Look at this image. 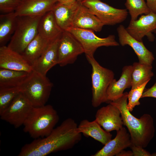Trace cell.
Wrapping results in <instances>:
<instances>
[{
	"instance_id": "30bf717a",
	"label": "cell",
	"mask_w": 156,
	"mask_h": 156,
	"mask_svg": "<svg viewBox=\"0 0 156 156\" xmlns=\"http://www.w3.org/2000/svg\"><path fill=\"white\" fill-rule=\"evenodd\" d=\"M84 53L79 42L70 33H62L58 48V64L61 66L74 63L78 57Z\"/></svg>"
},
{
	"instance_id": "4316f807",
	"label": "cell",
	"mask_w": 156,
	"mask_h": 156,
	"mask_svg": "<svg viewBox=\"0 0 156 156\" xmlns=\"http://www.w3.org/2000/svg\"><path fill=\"white\" fill-rule=\"evenodd\" d=\"M125 5L131 16V21L137 20L138 16L151 12L144 0H126Z\"/></svg>"
},
{
	"instance_id": "8d00e7d4",
	"label": "cell",
	"mask_w": 156,
	"mask_h": 156,
	"mask_svg": "<svg viewBox=\"0 0 156 156\" xmlns=\"http://www.w3.org/2000/svg\"><path fill=\"white\" fill-rule=\"evenodd\" d=\"M77 1H78L79 2L81 3L82 1L84 0H76Z\"/></svg>"
},
{
	"instance_id": "2e32d148",
	"label": "cell",
	"mask_w": 156,
	"mask_h": 156,
	"mask_svg": "<svg viewBox=\"0 0 156 156\" xmlns=\"http://www.w3.org/2000/svg\"><path fill=\"white\" fill-rule=\"evenodd\" d=\"M115 137L111 139L100 150L92 156H116L124 149L130 147L132 144L129 133L122 127L116 131Z\"/></svg>"
},
{
	"instance_id": "7a4b0ae2",
	"label": "cell",
	"mask_w": 156,
	"mask_h": 156,
	"mask_svg": "<svg viewBox=\"0 0 156 156\" xmlns=\"http://www.w3.org/2000/svg\"><path fill=\"white\" fill-rule=\"evenodd\" d=\"M128 93L125 92L120 97L110 103L118 107L120 112L123 125L127 128L132 144L144 148L153 138L155 129L152 116L145 114L140 118L133 115L127 108Z\"/></svg>"
},
{
	"instance_id": "8fae6325",
	"label": "cell",
	"mask_w": 156,
	"mask_h": 156,
	"mask_svg": "<svg viewBox=\"0 0 156 156\" xmlns=\"http://www.w3.org/2000/svg\"><path fill=\"white\" fill-rule=\"evenodd\" d=\"M126 29L133 37L139 41L146 36L149 40L152 42L155 37L152 34L156 32V14L151 12L141 16L138 20H131Z\"/></svg>"
},
{
	"instance_id": "d6986e66",
	"label": "cell",
	"mask_w": 156,
	"mask_h": 156,
	"mask_svg": "<svg viewBox=\"0 0 156 156\" xmlns=\"http://www.w3.org/2000/svg\"><path fill=\"white\" fill-rule=\"evenodd\" d=\"M132 65L126 66L123 68L121 76L118 80L114 79L107 91L108 102L114 101L121 97L124 90L131 86Z\"/></svg>"
},
{
	"instance_id": "484cf974",
	"label": "cell",
	"mask_w": 156,
	"mask_h": 156,
	"mask_svg": "<svg viewBox=\"0 0 156 156\" xmlns=\"http://www.w3.org/2000/svg\"><path fill=\"white\" fill-rule=\"evenodd\" d=\"M131 89H134L146 81H150L153 76L152 66L134 62L133 65Z\"/></svg>"
},
{
	"instance_id": "7402d4cb",
	"label": "cell",
	"mask_w": 156,
	"mask_h": 156,
	"mask_svg": "<svg viewBox=\"0 0 156 156\" xmlns=\"http://www.w3.org/2000/svg\"><path fill=\"white\" fill-rule=\"evenodd\" d=\"M63 31L58 25L52 11L42 16L38 27V34L51 42L59 37Z\"/></svg>"
},
{
	"instance_id": "d4e9b609",
	"label": "cell",
	"mask_w": 156,
	"mask_h": 156,
	"mask_svg": "<svg viewBox=\"0 0 156 156\" xmlns=\"http://www.w3.org/2000/svg\"><path fill=\"white\" fill-rule=\"evenodd\" d=\"M29 73L0 68V88L19 87Z\"/></svg>"
},
{
	"instance_id": "5b68a950",
	"label": "cell",
	"mask_w": 156,
	"mask_h": 156,
	"mask_svg": "<svg viewBox=\"0 0 156 156\" xmlns=\"http://www.w3.org/2000/svg\"><path fill=\"white\" fill-rule=\"evenodd\" d=\"M92 67V105L97 107L102 103L108 102L107 91L114 79V73L109 69L101 66L92 55H86Z\"/></svg>"
},
{
	"instance_id": "f546056e",
	"label": "cell",
	"mask_w": 156,
	"mask_h": 156,
	"mask_svg": "<svg viewBox=\"0 0 156 156\" xmlns=\"http://www.w3.org/2000/svg\"><path fill=\"white\" fill-rule=\"evenodd\" d=\"M22 0H0L1 12L6 14L14 12Z\"/></svg>"
},
{
	"instance_id": "7c38bea8",
	"label": "cell",
	"mask_w": 156,
	"mask_h": 156,
	"mask_svg": "<svg viewBox=\"0 0 156 156\" xmlns=\"http://www.w3.org/2000/svg\"><path fill=\"white\" fill-rule=\"evenodd\" d=\"M117 31L119 42L122 46H129L137 55L139 62L152 66L154 60V55L145 47L142 41H138L131 36L122 25H120L117 28Z\"/></svg>"
},
{
	"instance_id": "e575fe53",
	"label": "cell",
	"mask_w": 156,
	"mask_h": 156,
	"mask_svg": "<svg viewBox=\"0 0 156 156\" xmlns=\"http://www.w3.org/2000/svg\"><path fill=\"white\" fill-rule=\"evenodd\" d=\"M77 1L76 0H58V3L61 4H68Z\"/></svg>"
},
{
	"instance_id": "1f68e13d",
	"label": "cell",
	"mask_w": 156,
	"mask_h": 156,
	"mask_svg": "<svg viewBox=\"0 0 156 156\" xmlns=\"http://www.w3.org/2000/svg\"><path fill=\"white\" fill-rule=\"evenodd\" d=\"M146 97L156 98V81L152 87L143 92L141 98Z\"/></svg>"
},
{
	"instance_id": "836d02e7",
	"label": "cell",
	"mask_w": 156,
	"mask_h": 156,
	"mask_svg": "<svg viewBox=\"0 0 156 156\" xmlns=\"http://www.w3.org/2000/svg\"><path fill=\"white\" fill-rule=\"evenodd\" d=\"M132 151H125L123 150L118 153L116 156H133Z\"/></svg>"
},
{
	"instance_id": "4fadbf2b",
	"label": "cell",
	"mask_w": 156,
	"mask_h": 156,
	"mask_svg": "<svg viewBox=\"0 0 156 156\" xmlns=\"http://www.w3.org/2000/svg\"><path fill=\"white\" fill-rule=\"evenodd\" d=\"M95 120L106 131H116L123 127L120 112L116 106L110 103L98 109Z\"/></svg>"
},
{
	"instance_id": "52a82bcc",
	"label": "cell",
	"mask_w": 156,
	"mask_h": 156,
	"mask_svg": "<svg viewBox=\"0 0 156 156\" xmlns=\"http://www.w3.org/2000/svg\"><path fill=\"white\" fill-rule=\"evenodd\" d=\"M87 7L105 25H114L127 18V9L114 8L100 0H84L81 3Z\"/></svg>"
},
{
	"instance_id": "cb8c5ba5",
	"label": "cell",
	"mask_w": 156,
	"mask_h": 156,
	"mask_svg": "<svg viewBox=\"0 0 156 156\" xmlns=\"http://www.w3.org/2000/svg\"><path fill=\"white\" fill-rule=\"evenodd\" d=\"M17 16L14 12L0 15V46L5 45L10 40L15 29Z\"/></svg>"
},
{
	"instance_id": "44dd1931",
	"label": "cell",
	"mask_w": 156,
	"mask_h": 156,
	"mask_svg": "<svg viewBox=\"0 0 156 156\" xmlns=\"http://www.w3.org/2000/svg\"><path fill=\"white\" fill-rule=\"evenodd\" d=\"M78 132L84 136L91 137L105 145L112 139V135L103 129L95 120L90 121L87 119L81 121L77 126Z\"/></svg>"
},
{
	"instance_id": "d590c367",
	"label": "cell",
	"mask_w": 156,
	"mask_h": 156,
	"mask_svg": "<svg viewBox=\"0 0 156 156\" xmlns=\"http://www.w3.org/2000/svg\"><path fill=\"white\" fill-rule=\"evenodd\" d=\"M151 156H156V153H154L151 154Z\"/></svg>"
},
{
	"instance_id": "83f0119b",
	"label": "cell",
	"mask_w": 156,
	"mask_h": 156,
	"mask_svg": "<svg viewBox=\"0 0 156 156\" xmlns=\"http://www.w3.org/2000/svg\"><path fill=\"white\" fill-rule=\"evenodd\" d=\"M21 92L19 87L0 88V114Z\"/></svg>"
},
{
	"instance_id": "3957f363",
	"label": "cell",
	"mask_w": 156,
	"mask_h": 156,
	"mask_svg": "<svg viewBox=\"0 0 156 156\" xmlns=\"http://www.w3.org/2000/svg\"><path fill=\"white\" fill-rule=\"evenodd\" d=\"M59 119L57 111L51 105L34 107L24 123L23 130L34 139L43 138L51 133Z\"/></svg>"
},
{
	"instance_id": "ba28073f",
	"label": "cell",
	"mask_w": 156,
	"mask_h": 156,
	"mask_svg": "<svg viewBox=\"0 0 156 156\" xmlns=\"http://www.w3.org/2000/svg\"><path fill=\"white\" fill-rule=\"evenodd\" d=\"M71 33L82 46L85 55H94L98 48L102 46H116L119 44L114 35H110L102 38L96 36L89 29L72 27L67 31Z\"/></svg>"
},
{
	"instance_id": "d6a6232c",
	"label": "cell",
	"mask_w": 156,
	"mask_h": 156,
	"mask_svg": "<svg viewBox=\"0 0 156 156\" xmlns=\"http://www.w3.org/2000/svg\"><path fill=\"white\" fill-rule=\"evenodd\" d=\"M146 4L151 12L156 14V0H146Z\"/></svg>"
},
{
	"instance_id": "277c9868",
	"label": "cell",
	"mask_w": 156,
	"mask_h": 156,
	"mask_svg": "<svg viewBox=\"0 0 156 156\" xmlns=\"http://www.w3.org/2000/svg\"><path fill=\"white\" fill-rule=\"evenodd\" d=\"M53 85L46 75L33 70L19 87L21 92L32 105L38 107L46 105Z\"/></svg>"
},
{
	"instance_id": "6da1fadb",
	"label": "cell",
	"mask_w": 156,
	"mask_h": 156,
	"mask_svg": "<svg viewBox=\"0 0 156 156\" xmlns=\"http://www.w3.org/2000/svg\"><path fill=\"white\" fill-rule=\"evenodd\" d=\"M78 125L71 118L64 120L47 136L35 139L23 146L19 156H45L53 153L73 148L81 140Z\"/></svg>"
},
{
	"instance_id": "f1b7e54d",
	"label": "cell",
	"mask_w": 156,
	"mask_h": 156,
	"mask_svg": "<svg viewBox=\"0 0 156 156\" xmlns=\"http://www.w3.org/2000/svg\"><path fill=\"white\" fill-rule=\"evenodd\" d=\"M149 81H148L134 89H131L127 95L128 102L127 108L130 112H132L136 106L140 104L139 99L141 98L145 87Z\"/></svg>"
},
{
	"instance_id": "9c48e42d",
	"label": "cell",
	"mask_w": 156,
	"mask_h": 156,
	"mask_svg": "<svg viewBox=\"0 0 156 156\" xmlns=\"http://www.w3.org/2000/svg\"><path fill=\"white\" fill-rule=\"evenodd\" d=\"M33 107L21 92L0 114L1 119L18 128L23 125Z\"/></svg>"
},
{
	"instance_id": "603a6c76",
	"label": "cell",
	"mask_w": 156,
	"mask_h": 156,
	"mask_svg": "<svg viewBox=\"0 0 156 156\" xmlns=\"http://www.w3.org/2000/svg\"><path fill=\"white\" fill-rule=\"evenodd\" d=\"M52 42L44 39L38 34L28 45L21 55L32 66Z\"/></svg>"
},
{
	"instance_id": "ac0fdd59",
	"label": "cell",
	"mask_w": 156,
	"mask_h": 156,
	"mask_svg": "<svg viewBox=\"0 0 156 156\" xmlns=\"http://www.w3.org/2000/svg\"><path fill=\"white\" fill-rule=\"evenodd\" d=\"M104 25L95 15L80 3L75 14L72 27L99 32Z\"/></svg>"
},
{
	"instance_id": "5bb4252c",
	"label": "cell",
	"mask_w": 156,
	"mask_h": 156,
	"mask_svg": "<svg viewBox=\"0 0 156 156\" xmlns=\"http://www.w3.org/2000/svg\"><path fill=\"white\" fill-rule=\"evenodd\" d=\"M58 0H22L14 11L17 16H42L52 11Z\"/></svg>"
},
{
	"instance_id": "8992f818",
	"label": "cell",
	"mask_w": 156,
	"mask_h": 156,
	"mask_svg": "<svg viewBox=\"0 0 156 156\" xmlns=\"http://www.w3.org/2000/svg\"><path fill=\"white\" fill-rule=\"evenodd\" d=\"M42 16H17L15 29L7 47L21 55L38 34V25Z\"/></svg>"
},
{
	"instance_id": "9a60e30c",
	"label": "cell",
	"mask_w": 156,
	"mask_h": 156,
	"mask_svg": "<svg viewBox=\"0 0 156 156\" xmlns=\"http://www.w3.org/2000/svg\"><path fill=\"white\" fill-rule=\"evenodd\" d=\"M0 68L30 72L32 66L22 55L13 51L5 45L0 47Z\"/></svg>"
},
{
	"instance_id": "e0dca14e",
	"label": "cell",
	"mask_w": 156,
	"mask_h": 156,
	"mask_svg": "<svg viewBox=\"0 0 156 156\" xmlns=\"http://www.w3.org/2000/svg\"><path fill=\"white\" fill-rule=\"evenodd\" d=\"M61 35L50 44L35 62L32 66L33 70L46 75L49 70L58 64V48Z\"/></svg>"
},
{
	"instance_id": "ffe728a7",
	"label": "cell",
	"mask_w": 156,
	"mask_h": 156,
	"mask_svg": "<svg viewBox=\"0 0 156 156\" xmlns=\"http://www.w3.org/2000/svg\"><path fill=\"white\" fill-rule=\"evenodd\" d=\"M80 4L77 1L71 4L58 3L52 10L56 22L63 31L72 27L73 22Z\"/></svg>"
},
{
	"instance_id": "4dcf8cb0",
	"label": "cell",
	"mask_w": 156,
	"mask_h": 156,
	"mask_svg": "<svg viewBox=\"0 0 156 156\" xmlns=\"http://www.w3.org/2000/svg\"><path fill=\"white\" fill-rule=\"evenodd\" d=\"M130 148L134 156H151V154L142 147L132 144Z\"/></svg>"
}]
</instances>
